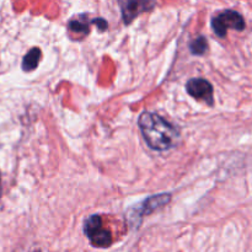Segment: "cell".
<instances>
[{"label": "cell", "instance_id": "3957f363", "mask_svg": "<svg viewBox=\"0 0 252 252\" xmlns=\"http://www.w3.org/2000/svg\"><path fill=\"white\" fill-rule=\"evenodd\" d=\"M245 26L244 17L235 10H224L212 20V29L219 37H225L229 29L243 31Z\"/></svg>", "mask_w": 252, "mask_h": 252}, {"label": "cell", "instance_id": "9c48e42d", "mask_svg": "<svg viewBox=\"0 0 252 252\" xmlns=\"http://www.w3.org/2000/svg\"><path fill=\"white\" fill-rule=\"evenodd\" d=\"M189 49H191L192 53L196 54V56H202V54L206 53L207 49H208V42H207L206 37L199 36L197 37L196 39H193V41L189 43Z\"/></svg>", "mask_w": 252, "mask_h": 252}, {"label": "cell", "instance_id": "30bf717a", "mask_svg": "<svg viewBox=\"0 0 252 252\" xmlns=\"http://www.w3.org/2000/svg\"><path fill=\"white\" fill-rule=\"evenodd\" d=\"M2 193V187H1V175H0V197H1Z\"/></svg>", "mask_w": 252, "mask_h": 252}, {"label": "cell", "instance_id": "7a4b0ae2", "mask_svg": "<svg viewBox=\"0 0 252 252\" xmlns=\"http://www.w3.org/2000/svg\"><path fill=\"white\" fill-rule=\"evenodd\" d=\"M84 231L90 243L96 248H108L112 244V234L103 226L102 219L97 214L90 216L86 219Z\"/></svg>", "mask_w": 252, "mask_h": 252}, {"label": "cell", "instance_id": "5b68a950", "mask_svg": "<svg viewBox=\"0 0 252 252\" xmlns=\"http://www.w3.org/2000/svg\"><path fill=\"white\" fill-rule=\"evenodd\" d=\"M121 10H122L123 21L126 25H129L133 20L137 16H139L143 11H148L154 6L153 1H130V0H126V1H121Z\"/></svg>", "mask_w": 252, "mask_h": 252}, {"label": "cell", "instance_id": "52a82bcc", "mask_svg": "<svg viewBox=\"0 0 252 252\" xmlns=\"http://www.w3.org/2000/svg\"><path fill=\"white\" fill-rule=\"evenodd\" d=\"M94 24L95 25V19L89 21L85 16H79L76 19H73L70 22H69L68 27L69 31L74 32L76 34H88L90 32V25Z\"/></svg>", "mask_w": 252, "mask_h": 252}, {"label": "cell", "instance_id": "277c9868", "mask_svg": "<svg viewBox=\"0 0 252 252\" xmlns=\"http://www.w3.org/2000/svg\"><path fill=\"white\" fill-rule=\"evenodd\" d=\"M186 90L196 100L203 101V102H206L209 106L213 105V86L206 79H191V80L187 81Z\"/></svg>", "mask_w": 252, "mask_h": 252}, {"label": "cell", "instance_id": "8992f818", "mask_svg": "<svg viewBox=\"0 0 252 252\" xmlns=\"http://www.w3.org/2000/svg\"><path fill=\"white\" fill-rule=\"evenodd\" d=\"M170 198H171V196H170L169 193L158 194V196L150 197V198H148L147 201L144 202V208L142 209V213H140V216H143V214L152 213L153 211L158 209L159 207L165 206V204L169 203Z\"/></svg>", "mask_w": 252, "mask_h": 252}, {"label": "cell", "instance_id": "ba28073f", "mask_svg": "<svg viewBox=\"0 0 252 252\" xmlns=\"http://www.w3.org/2000/svg\"><path fill=\"white\" fill-rule=\"evenodd\" d=\"M41 49L34 47L32 48L26 56L24 57V61H22V69L25 71H32L33 69L37 68L39 63V59H41Z\"/></svg>", "mask_w": 252, "mask_h": 252}, {"label": "cell", "instance_id": "6da1fadb", "mask_svg": "<svg viewBox=\"0 0 252 252\" xmlns=\"http://www.w3.org/2000/svg\"><path fill=\"white\" fill-rule=\"evenodd\" d=\"M138 126L147 144L158 152L174 148L180 138L179 129L158 113L143 112Z\"/></svg>", "mask_w": 252, "mask_h": 252}, {"label": "cell", "instance_id": "8fae6325", "mask_svg": "<svg viewBox=\"0 0 252 252\" xmlns=\"http://www.w3.org/2000/svg\"><path fill=\"white\" fill-rule=\"evenodd\" d=\"M36 252H39V251H36Z\"/></svg>", "mask_w": 252, "mask_h": 252}]
</instances>
